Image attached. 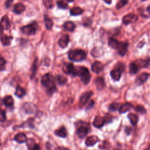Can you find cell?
<instances>
[{"mask_svg":"<svg viewBox=\"0 0 150 150\" xmlns=\"http://www.w3.org/2000/svg\"><path fill=\"white\" fill-rule=\"evenodd\" d=\"M42 84L46 88L49 95H52L56 90L53 76L50 73H47L42 78Z\"/></svg>","mask_w":150,"mask_h":150,"instance_id":"obj_1","label":"cell"},{"mask_svg":"<svg viewBox=\"0 0 150 150\" xmlns=\"http://www.w3.org/2000/svg\"><path fill=\"white\" fill-rule=\"evenodd\" d=\"M73 75L80 77L81 80L84 84H88L90 81L91 76L90 72L87 68L84 66L75 67Z\"/></svg>","mask_w":150,"mask_h":150,"instance_id":"obj_2","label":"cell"},{"mask_svg":"<svg viewBox=\"0 0 150 150\" xmlns=\"http://www.w3.org/2000/svg\"><path fill=\"white\" fill-rule=\"evenodd\" d=\"M69 58L74 62H80L86 58V53L82 49H75L69 53Z\"/></svg>","mask_w":150,"mask_h":150,"instance_id":"obj_3","label":"cell"},{"mask_svg":"<svg viewBox=\"0 0 150 150\" xmlns=\"http://www.w3.org/2000/svg\"><path fill=\"white\" fill-rule=\"evenodd\" d=\"M77 134L79 137L81 138H83L86 136L89 132V125L86 123L80 122V124H78L77 125Z\"/></svg>","mask_w":150,"mask_h":150,"instance_id":"obj_4","label":"cell"},{"mask_svg":"<svg viewBox=\"0 0 150 150\" xmlns=\"http://www.w3.org/2000/svg\"><path fill=\"white\" fill-rule=\"evenodd\" d=\"M21 30L24 34L28 35H34L36 34L37 30V24L36 23L29 24L22 27L21 28Z\"/></svg>","mask_w":150,"mask_h":150,"instance_id":"obj_5","label":"cell"},{"mask_svg":"<svg viewBox=\"0 0 150 150\" xmlns=\"http://www.w3.org/2000/svg\"><path fill=\"white\" fill-rule=\"evenodd\" d=\"M138 20V16L134 14H130L124 16L123 18V23L125 25H129L135 23Z\"/></svg>","mask_w":150,"mask_h":150,"instance_id":"obj_6","label":"cell"},{"mask_svg":"<svg viewBox=\"0 0 150 150\" xmlns=\"http://www.w3.org/2000/svg\"><path fill=\"white\" fill-rule=\"evenodd\" d=\"M93 95V93L92 91L86 92L84 93H83L80 98L79 105L80 107H83V105H84V104L88 101V100L90 99V98L92 97Z\"/></svg>","mask_w":150,"mask_h":150,"instance_id":"obj_7","label":"cell"},{"mask_svg":"<svg viewBox=\"0 0 150 150\" xmlns=\"http://www.w3.org/2000/svg\"><path fill=\"white\" fill-rule=\"evenodd\" d=\"M112 78L115 81H118L121 76V68L118 67L114 69L110 72Z\"/></svg>","mask_w":150,"mask_h":150,"instance_id":"obj_8","label":"cell"},{"mask_svg":"<svg viewBox=\"0 0 150 150\" xmlns=\"http://www.w3.org/2000/svg\"><path fill=\"white\" fill-rule=\"evenodd\" d=\"M69 42V37L68 35H63L61 36L60 39L58 41L59 45L62 48H66Z\"/></svg>","mask_w":150,"mask_h":150,"instance_id":"obj_9","label":"cell"},{"mask_svg":"<svg viewBox=\"0 0 150 150\" xmlns=\"http://www.w3.org/2000/svg\"><path fill=\"white\" fill-rule=\"evenodd\" d=\"M103 68V65L100 62H95L92 66V71L96 74H99L102 72Z\"/></svg>","mask_w":150,"mask_h":150,"instance_id":"obj_10","label":"cell"},{"mask_svg":"<svg viewBox=\"0 0 150 150\" xmlns=\"http://www.w3.org/2000/svg\"><path fill=\"white\" fill-rule=\"evenodd\" d=\"M105 123V121L104 118L100 116H96L94 119V121L93 122V125L95 127L97 128H100L104 125Z\"/></svg>","mask_w":150,"mask_h":150,"instance_id":"obj_11","label":"cell"},{"mask_svg":"<svg viewBox=\"0 0 150 150\" xmlns=\"http://www.w3.org/2000/svg\"><path fill=\"white\" fill-rule=\"evenodd\" d=\"M128 44L127 42H120L118 48V53L120 56H124L128 51Z\"/></svg>","mask_w":150,"mask_h":150,"instance_id":"obj_12","label":"cell"},{"mask_svg":"<svg viewBox=\"0 0 150 150\" xmlns=\"http://www.w3.org/2000/svg\"><path fill=\"white\" fill-rule=\"evenodd\" d=\"M99 141V138L96 136H92L87 138L86 140V145L88 147H92L95 145Z\"/></svg>","mask_w":150,"mask_h":150,"instance_id":"obj_13","label":"cell"},{"mask_svg":"<svg viewBox=\"0 0 150 150\" xmlns=\"http://www.w3.org/2000/svg\"><path fill=\"white\" fill-rule=\"evenodd\" d=\"M75 67L73 66V64L71 63H65V65H63L62 70L66 74H72L73 75V73L74 72Z\"/></svg>","mask_w":150,"mask_h":150,"instance_id":"obj_14","label":"cell"},{"mask_svg":"<svg viewBox=\"0 0 150 150\" xmlns=\"http://www.w3.org/2000/svg\"><path fill=\"white\" fill-rule=\"evenodd\" d=\"M55 134L60 137L65 138L68 136V132L66 129V128L62 126L55 132Z\"/></svg>","mask_w":150,"mask_h":150,"instance_id":"obj_15","label":"cell"},{"mask_svg":"<svg viewBox=\"0 0 150 150\" xmlns=\"http://www.w3.org/2000/svg\"><path fill=\"white\" fill-rule=\"evenodd\" d=\"M27 145L28 147V150H40L39 145L35 142L34 140L29 139L27 140Z\"/></svg>","mask_w":150,"mask_h":150,"instance_id":"obj_16","label":"cell"},{"mask_svg":"<svg viewBox=\"0 0 150 150\" xmlns=\"http://www.w3.org/2000/svg\"><path fill=\"white\" fill-rule=\"evenodd\" d=\"M95 83L97 89L99 90H102L104 87V80L101 77H98L95 80Z\"/></svg>","mask_w":150,"mask_h":150,"instance_id":"obj_17","label":"cell"},{"mask_svg":"<svg viewBox=\"0 0 150 150\" xmlns=\"http://www.w3.org/2000/svg\"><path fill=\"white\" fill-rule=\"evenodd\" d=\"M149 76V74L148 73H142L141 75H140L137 79L136 80V83L138 84H142L144 83L148 79Z\"/></svg>","mask_w":150,"mask_h":150,"instance_id":"obj_18","label":"cell"},{"mask_svg":"<svg viewBox=\"0 0 150 150\" xmlns=\"http://www.w3.org/2000/svg\"><path fill=\"white\" fill-rule=\"evenodd\" d=\"M14 140L18 143H23L27 142V138L24 133H20L15 136Z\"/></svg>","mask_w":150,"mask_h":150,"instance_id":"obj_19","label":"cell"},{"mask_svg":"<svg viewBox=\"0 0 150 150\" xmlns=\"http://www.w3.org/2000/svg\"><path fill=\"white\" fill-rule=\"evenodd\" d=\"M24 108L25 112L28 113H34L36 110V106L32 103H26L24 106Z\"/></svg>","mask_w":150,"mask_h":150,"instance_id":"obj_20","label":"cell"},{"mask_svg":"<svg viewBox=\"0 0 150 150\" xmlns=\"http://www.w3.org/2000/svg\"><path fill=\"white\" fill-rule=\"evenodd\" d=\"M132 108V105L131 104L128 103H125L120 105L119 112L120 113H125L128 111H129Z\"/></svg>","mask_w":150,"mask_h":150,"instance_id":"obj_21","label":"cell"},{"mask_svg":"<svg viewBox=\"0 0 150 150\" xmlns=\"http://www.w3.org/2000/svg\"><path fill=\"white\" fill-rule=\"evenodd\" d=\"M25 7L23 4L18 3L14 6V11L15 14H20L21 13H23L25 11Z\"/></svg>","mask_w":150,"mask_h":150,"instance_id":"obj_22","label":"cell"},{"mask_svg":"<svg viewBox=\"0 0 150 150\" xmlns=\"http://www.w3.org/2000/svg\"><path fill=\"white\" fill-rule=\"evenodd\" d=\"M1 24L4 29H8L10 28V22L7 16L5 15L2 18Z\"/></svg>","mask_w":150,"mask_h":150,"instance_id":"obj_23","label":"cell"},{"mask_svg":"<svg viewBox=\"0 0 150 150\" xmlns=\"http://www.w3.org/2000/svg\"><path fill=\"white\" fill-rule=\"evenodd\" d=\"M137 65L138 66V67L140 68H148L149 65H150V59L148 60H142V59H139L136 62Z\"/></svg>","mask_w":150,"mask_h":150,"instance_id":"obj_24","label":"cell"},{"mask_svg":"<svg viewBox=\"0 0 150 150\" xmlns=\"http://www.w3.org/2000/svg\"><path fill=\"white\" fill-rule=\"evenodd\" d=\"M120 42H119L117 40H116L113 38H110L109 40V46L114 49H118V48L120 46Z\"/></svg>","mask_w":150,"mask_h":150,"instance_id":"obj_25","label":"cell"},{"mask_svg":"<svg viewBox=\"0 0 150 150\" xmlns=\"http://www.w3.org/2000/svg\"><path fill=\"white\" fill-rule=\"evenodd\" d=\"M139 69H140V68L137 65V63L136 62H133L130 64L129 71L131 74H132V75L136 74L138 72Z\"/></svg>","mask_w":150,"mask_h":150,"instance_id":"obj_26","label":"cell"},{"mask_svg":"<svg viewBox=\"0 0 150 150\" xmlns=\"http://www.w3.org/2000/svg\"><path fill=\"white\" fill-rule=\"evenodd\" d=\"M63 27L66 30L72 32L75 30L76 26L73 22H71V21H68V22H66L65 24H64Z\"/></svg>","mask_w":150,"mask_h":150,"instance_id":"obj_27","label":"cell"},{"mask_svg":"<svg viewBox=\"0 0 150 150\" xmlns=\"http://www.w3.org/2000/svg\"><path fill=\"white\" fill-rule=\"evenodd\" d=\"M12 38L11 36H8L7 35H3L1 38V40L2 42V44L4 46H8L11 44V42Z\"/></svg>","mask_w":150,"mask_h":150,"instance_id":"obj_28","label":"cell"},{"mask_svg":"<svg viewBox=\"0 0 150 150\" xmlns=\"http://www.w3.org/2000/svg\"><path fill=\"white\" fill-rule=\"evenodd\" d=\"M128 118L130 120L133 126H136L137 125L138 121V117L137 115L133 114V113L129 114L128 115Z\"/></svg>","mask_w":150,"mask_h":150,"instance_id":"obj_29","label":"cell"},{"mask_svg":"<svg viewBox=\"0 0 150 150\" xmlns=\"http://www.w3.org/2000/svg\"><path fill=\"white\" fill-rule=\"evenodd\" d=\"M3 103L7 107H12L14 104V99L11 96H7L4 97Z\"/></svg>","mask_w":150,"mask_h":150,"instance_id":"obj_30","label":"cell"},{"mask_svg":"<svg viewBox=\"0 0 150 150\" xmlns=\"http://www.w3.org/2000/svg\"><path fill=\"white\" fill-rule=\"evenodd\" d=\"M71 14L73 16L79 15L83 12V10L80 7H73L71 10Z\"/></svg>","mask_w":150,"mask_h":150,"instance_id":"obj_31","label":"cell"},{"mask_svg":"<svg viewBox=\"0 0 150 150\" xmlns=\"http://www.w3.org/2000/svg\"><path fill=\"white\" fill-rule=\"evenodd\" d=\"M26 94L25 90L20 86H18L16 89L15 95L18 97H23Z\"/></svg>","mask_w":150,"mask_h":150,"instance_id":"obj_32","label":"cell"},{"mask_svg":"<svg viewBox=\"0 0 150 150\" xmlns=\"http://www.w3.org/2000/svg\"><path fill=\"white\" fill-rule=\"evenodd\" d=\"M120 103L117 102H114L110 104L109 107V110L111 112H116L120 109Z\"/></svg>","mask_w":150,"mask_h":150,"instance_id":"obj_33","label":"cell"},{"mask_svg":"<svg viewBox=\"0 0 150 150\" xmlns=\"http://www.w3.org/2000/svg\"><path fill=\"white\" fill-rule=\"evenodd\" d=\"M45 26L48 29H52V28L53 25V23L51 19H50L49 18H45Z\"/></svg>","mask_w":150,"mask_h":150,"instance_id":"obj_34","label":"cell"},{"mask_svg":"<svg viewBox=\"0 0 150 150\" xmlns=\"http://www.w3.org/2000/svg\"><path fill=\"white\" fill-rule=\"evenodd\" d=\"M56 80L59 84L63 85L66 83V82L67 81V79L65 77H63L61 75H58L56 76Z\"/></svg>","mask_w":150,"mask_h":150,"instance_id":"obj_35","label":"cell"},{"mask_svg":"<svg viewBox=\"0 0 150 150\" xmlns=\"http://www.w3.org/2000/svg\"><path fill=\"white\" fill-rule=\"evenodd\" d=\"M58 7L61 9H66L68 8V4L64 0H59L57 1Z\"/></svg>","mask_w":150,"mask_h":150,"instance_id":"obj_36","label":"cell"},{"mask_svg":"<svg viewBox=\"0 0 150 150\" xmlns=\"http://www.w3.org/2000/svg\"><path fill=\"white\" fill-rule=\"evenodd\" d=\"M43 3H44L45 7L48 9H51L53 6L52 0H44Z\"/></svg>","mask_w":150,"mask_h":150,"instance_id":"obj_37","label":"cell"},{"mask_svg":"<svg viewBox=\"0 0 150 150\" xmlns=\"http://www.w3.org/2000/svg\"><path fill=\"white\" fill-rule=\"evenodd\" d=\"M128 2V0H120L119 2L117 4L116 8L117 9H120L125 6Z\"/></svg>","mask_w":150,"mask_h":150,"instance_id":"obj_38","label":"cell"},{"mask_svg":"<svg viewBox=\"0 0 150 150\" xmlns=\"http://www.w3.org/2000/svg\"><path fill=\"white\" fill-rule=\"evenodd\" d=\"M37 61L38 59H36L34 61V63L33 64V66H32V75H31V78H34V76L36 74V68H37Z\"/></svg>","mask_w":150,"mask_h":150,"instance_id":"obj_39","label":"cell"},{"mask_svg":"<svg viewBox=\"0 0 150 150\" xmlns=\"http://www.w3.org/2000/svg\"><path fill=\"white\" fill-rule=\"evenodd\" d=\"M135 109H136V112H138V113H140L142 114H144L146 113V110L142 105H138L136 107Z\"/></svg>","mask_w":150,"mask_h":150,"instance_id":"obj_40","label":"cell"},{"mask_svg":"<svg viewBox=\"0 0 150 150\" xmlns=\"http://www.w3.org/2000/svg\"><path fill=\"white\" fill-rule=\"evenodd\" d=\"M5 65L6 60L3 58L0 57V71H2L4 69Z\"/></svg>","mask_w":150,"mask_h":150,"instance_id":"obj_41","label":"cell"},{"mask_svg":"<svg viewBox=\"0 0 150 150\" xmlns=\"http://www.w3.org/2000/svg\"><path fill=\"white\" fill-rule=\"evenodd\" d=\"M111 147V145L110 144V142H108V141H104L102 144L100 146V148L103 149H109Z\"/></svg>","mask_w":150,"mask_h":150,"instance_id":"obj_42","label":"cell"},{"mask_svg":"<svg viewBox=\"0 0 150 150\" xmlns=\"http://www.w3.org/2000/svg\"><path fill=\"white\" fill-rule=\"evenodd\" d=\"M5 120H6L5 112L4 110H0V121L3 122L5 121Z\"/></svg>","mask_w":150,"mask_h":150,"instance_id":"obj_43","label":"cell"},{"mask_svg":"<svg viewBox=\"0 0 150 150\" xmlns=\"http://www.w3.org/2000/svg\"><path fill=\"white\" fill-rule=\"evenodd\" d=\"M94 104H95V102L93 101V100H91V101L89 102V103L88 104V105H87L86 109H87V110H89V109H91V108H92V107L93 106Z\"/></svg>","mask_w":150,"mask_h":150,"instance_id":"obj_44","label":"cell"},{"mask_svg":"<svg viewBox=\"0 0 150 150\" xmlns=\"http://www.w3.org/2000/svg\"><path fill=\"white\" fill-rule=\"evenodd\" d=\"M12 2H13V0H7L5 3V7L7 8H9L12 4Z\"/></svg>","mask_w":150,"mask_h":150,"instance_id":"obj_45","label":"cell"},{"mask_svg":"<svg viewBox=\"0 0 150 150\" xmlns=\"http://www.w3.org/2000/svg\"><path fill=\"white\" fill-rule=\"evenodd\" d=\"M131 132H132V128H131L130 127H127L125 128V132L126 133V134H127V135H129V134H130Z\"/></svg>","mask_w":150,"mask_h":150,"instance_id":"obj_46","label":"cell"},{"mask_svg":"<svg viewBox=\"0 0 150 150\" xmlns=\"http://www.w3.org/2000/svg\"><path fill=\"white\" fill-rule=\"evenodd\" d=\"M55 150H69V149L65 148V147H58L56 148Z\"/></svg>","mask_w":150,"mask_h":150,"instance_id":"obj_47","label":"cell"},{"mask_svg":"<svg viewBox=\"0 0 150 150\" xmlns=\"http://www.w3.org/2000/svg\"><path fill=\"white\" fill-rule=\"evenodd\" d=\"M3 28L1 25V24H0V36H1L2 34H3Z\"/></svg>","mask_w":150,"mask_h":150,"instance_id":"obj_48","label":"cell"},{"mask_svg":"<svg viewBox=\"0 0 150 150\" xmlns=\"http://www.w3.org/2000/svg\"><path fill=\"white\" fill-rule=\"evenodd\" d=\"M104 2H105V3L108 4H110L112 3V0H104Z\"/></svg>","mask_w":150,"mask_h":150,"instance_id":"obj_49","label":"cell"},{"mask_svg":"<svg viewBox=\"0 0 150 150\" xmlns=\"http://www.w3.org/2000/svg\"><path fill=\"white\" fill-rule=\"evenodd\" d=\"M146 10H147V11L148 12V13L149 14H150V5L147 7V8Z\"/></svg>","mask_w":150,"mask_h":150,"instance_id":"obj_50","label":"cell"},{"mask_svg":"<svg viewBox=\"0 0 150 150\" xmlns=\"http://www.w3.org/2000/svg\"><path fill=\"white\" fill-rule=\"evenodd\" d=\"M66 1H68V2L71 3V2H73V1H74V0H66Z\"/></svg>","mask_w":150,"mask_h":150,"instance_id":"obj_51","label":"cell"},{"mask_svg":"<svg viewBox=\"0 0 150 150\" xmlns=\"http://www.w3.org/2000/svg\"><path fill=\"white\" fill-rule=\"evenodd\" d=\"M140 1H146V0H140Z\"/></svg>","mask_w":150,"mask_h":150,"instance_id":"obj_52","label":"cell"},{"mask_svg":"<svg viewBox=\"0 0 150 150\" xmlns=\"http://www.w3.org/2000/svg\"><path fill=\"white\" fill-rule=\"evenodd\" d=\"M1 145V140H0V145Z\"/></svg>","mask_w":150,"mask_h":150,"instance_id":"obj_53","label":"cell"}]
</instances>
